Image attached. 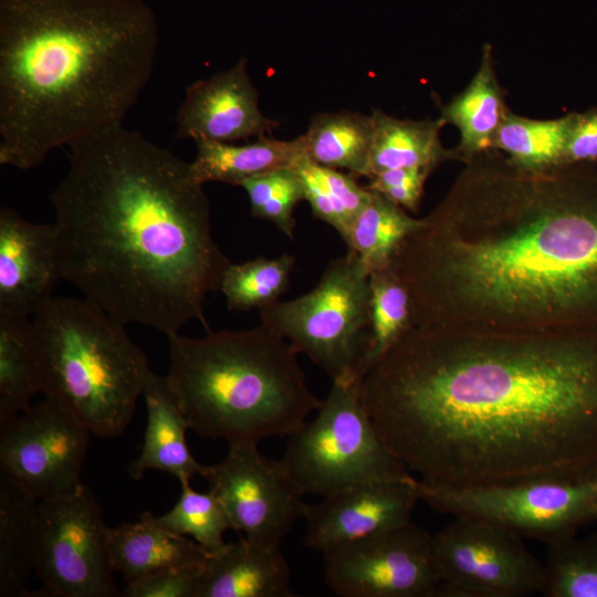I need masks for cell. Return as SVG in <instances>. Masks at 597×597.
I'll return each mask as SVG.
<instances>
[{
  "instance_id": "ba28073f",
  "label": "cell",
  "mask_w": 597,
  "mask_h": 597,
  "mask_svg": "<svg viewBox=\"0 0 597 597\" xmlns=\"http://www.w3.org/2000/svg\"><path fill=\"white\" fill-rule=\"evenodd\" d=\"M370 311L369 273L347 251L329 262L310 292L259 311L260 321L332 379L360 381Z\"/></svg>"
},
{
  "instance_id": "e575fe53",
  "label": "cell",
  "mask_w": 597,
  "mask_h": 597,
  "mask_svg": "<svg viewBox=\"0 0 597 597\" xmlns=\"http://www.w3.org/2000/svg\"><path fill=\"white\" fill-rule=\"evenodd\" d=\"M205 565V564H203ZM203 565L168 567L126 583V597H196Z\"/></svg>"
},
{
  "instance_id": "83f0119b",
  "label": "cell",
  "mask_w": 597,
  "mask_h": 597,
  "mask_svg": "<svg viewBox=\"0 0 597 597\" xmlns=\"http://www.w3.org/2000/svg\"><path fill=\"white\" fill-rule=\"evenodd\" d=\"M574 112L553 119H533L509 111L498 130L494 150L528 170L564 165Z\"/></svg>"
},
{
  "instance_id": "7c38bea8",
  "label": "cell",
  "mask_w": 597,
  "mask_h": 597,
  "mask_svg": "<svg viewBox=\"0 0 597 597\" xmlns=\"http://www.w3.org/2000/svg\"><path fill=\"white\" fill-rule=\"evenodd\" d=\"M324 577L339 597H434L441 578L433 535L409 522L323 553Z\"/></svg>"
},
{
  "instance_id": "52a82bcc",
  "label": "cell",
  "mask_w": 597,
  "mask_h": 597,
  "mask_svg": "<svg viewBox=\"0 0 597 597\" xmlns=\"http://www.w3.org/2000/svg\"><path fill=\"white\" fill-rule=\"evenodd\" d=\"M360 381L336 380L326 398L292 434L280 459L303 495L332 493L412 474L390 451L366 411Z\"/></svg>"
},
{
  "instance_id": "4fadbf2b",
  "label": "cell",
  "mask_w": 597,
  "mask_h": 597,
  "mask_svg": "<svg viewBox=\"0 0 597 597\" xmlns=\"http://www.w3.org/2000/svg\"><path fill=\"white\" fill-rule=\"evenodd\" d=\"M91 429L46 398L0 427V471L38 501L76 489Z\"/></svg>"
},
{
  "instance_id": "603a6c76",
  "label": "cell",
  "mask_w": 597,
  "mask_h": 597,
  "mask_svg": "<svg viewBox=\"0 0 597 597\" xmlns=\"http://www.w3.org/2000/svg\"><path fill=\"white\" fill-rule=\"evenodd\" d=\"M190 163L202 185L217 181L241 186L245 180L280 168L292 167L304 155L301 137L277 140L269 136L242 145L199 139Z\"/></svg>"
},
{
  "instance_id": "277c9868",
  "label": "cell",
  "mask_w": 597,
  "mask_h": 597,
  "mask_svg": "<svg viewBox=\"0 0 597 597\" xmlns=\"http://www.w3.org/2000/svg\"><path fill=\"white\" fill-rule=\"evenodd\" d=\"M157 48L145 0H0V164L29 170L123 124Z\"/></svg>"
},
{
  "instance_id": "cb8c5ba5",
  "label": "cell",
  "mask_w": 597,
  "mask_h": 597,
  "mask_svg": "<svg viewBox=\"0 0 597 597\" xmlns=\"http://www.w3.org/2000/svg\"><path fill=\"white\" fill-rule=\"evenodd\" d=\"M38 500L0 475V596H32L27 588L35 566Z\"/></svg>"
},
{
  "instance_id": "8992f818",
  "label": "cell",
  "mask_w": 597,
  "mask_h": 597,
  "mask_svg": "<svg viewBox=\"0 0 597 597\" xmlns=\"http://www.w3.org/2000/svg\"><path fill=\"white\" fill-rule=\"evenodd\" d=\"M124 325L85 297L52 296L32 320L42 392L100 437L127 428L150 371Z\"/></svg>"
},
{
  "instance_id": "f546056e",
  "label": "cell",
  "mask_w": 597,
  "mask_h": 597,
  "mask_svg": "<svg viewBox=\"0 0 597 597\" xmlns=\"http://www.w3.org/2000/svg\"><path fill=\"white\" fill-rule=\"evenodd\" d=\"M369 285V329L364 376L406 332L413 327L410 294L391 264L370 273Z\"/></svg>"
},
{
  "instance_id": "4dcf8cb0",
  "label": "cell",
  "mask_w": 597,
  "mask_h": 597,
  "mask_svg": "<svg viewBox=\"0 0 597 597\" xmlns=\"http://www.w3.org/2000/svg\"><path fill=\"white\" fill-rule=\"evenodd\" d=\"M295 258L284 253L274 259L259 256L223 272L219 291L229 310L259 311L280 301L290 286Z\"/></svg>"
},
{
  "instance_id": "9a60e30c",
  "label": "cell",
  "mask_w": 597,
  "mask_h": 597,
  "mask_svg": "<svg viewBox=\"0 0 597 597\" xmlns=\"http://www.w3.org/2000/svg\"><path fill=\"white\" fill-rule=\"evenodd\" d=\"M419 500L413 475L355 485L307 504L304 545L324 553L335 546L411 522Z\"/></svg>"
},
{
  "instance_id": "836d02e7",
  "label": "cell",
  "mask_w": 597,
  "mask_h": 597,
  "mask_svg": "<svg viewBox=\"0 0 597 597\" xmlns=\"http://www.w3.org/2000/svg\"><path fill=\"white\" fill-rule=\"evenodd\" d=\"M251 213L272 222L287 238H294L293 212L304 200L301 180L292 167L280 168L245 180Z\"/></svg>"
},
{
  "instance_id": "d6a6232c",
  "label": "cell",
  "mask_w": 597,
  "mask_h": 597,
  "mask_svg": "<svg viewBox=\"0 0 597 597\" xmlns=\"http://www.w3.org/2000/svg\"><path fill=\"white\" fill-rule=\"evenodd\" d=\"M161 527L190 536L209 554L226 544L223 536L231 524L219 499L209 490L197 492L191 484H182L179 500L167 513L155 516Z\"/></svg>"
},
{
  "instance_id": "8fae6325",
  "label": "cell",
  "mask_w": 597,
  "mask_h": 597,
  "mask_svg": "<svg viewBox=\"0 0 597 597\" xmlns=\"http://www.w3.org/2000/svg\"><path fill=\"white\" fill-rule=\"evenodd\" d=\"M440 597H524L543 593L545 570L522 536L459 515L433 535Z\"/></svg>"
},
{
  "instance_id": "1f68e13d",
  "label": "cell",
  "mask_w": 597,
  "mask_h": 597,
  "mask_svg": "<svg viewBox=\"0 0 597 597\" xmlns=\"http://www.w3.org/2000/svg\"><path fill=\"white\" fill-rule=\"evenodd\" d=\"M546 597H597V533L547 544Z\"/></svg>"
},
{
  "instance_id": "d6986e66",
  "label": "cell",
  "mask_w": 597,
  "mask_h": 597,
  "mask_svg": "<svg viewBox=\"0 0 597 597\" xmlns=\"http://www.w3.org/2000/svg\"><path fill=\"white\" fill-rule=\"evenodd\" d=\"M142 396L147 425L140 454L128 468L130 478L139 480L148 470L169 473L180 485L190 483L197 474L205 478L209 467L199 463L188 447L186 431L190 425L166 376L150 370Z\"/></svg>"
},
{
  "instance_id": "484cf974",
  "label": "cell",
  "mask_w": 597,
  "mask_h": 597,
  "mask_svg": "<svg viewBox=\"0 0 597 597\" xmlns=\"http://www.w3.org/2000/svg\"><path fill=\"white\" fill-rule=\"evenodd\" d=\"M373 135L371 115L338 112L314 115L300 137L304 155L315 164L367 177Z\"/></svg>"
},
{
  "instance_id": "d4e9b609",
  "label": "cell",
  "mask_w": 597,
  "mask_h": 597,
  "mask_svg": "<svg viewBox=\"0 0 597 597\" xmlns=\"http://www.w3.org/2000/svg\"><path fill=\"white\" fill-rule=\"evenodd\" d=\"M43 390L42 365L29 317L0 314V427Z\"/></svg>"
},
{
  "instance_id": "e0dca14e",
  "label": "cell",
  "mask_w": 597,
  "mask_h": 597,
  "mask_svg": "<svg viewBox=\"0 0 597 597\" xmlns=\"http://www.w3.org/2000/svg\"><path fill=\"white\" fill-rule=\"evenodd\" d=\"M62 280L54 223H35L0 209V314L29 317Z\"/></svg>"
},
{
  "instance_id": "7402d4cb",
  "label": "cell",
  "mask_w": 597,
  "mask_h": 597,
  "mask_svg": "<svg viewBox=\"0 0 597 597\" xmlns=\"http://www.w3.org/2000/svg\"><path fill=\"white\" fill-rule=\"evenodd\" d=\"M373 144L367 177L396 168H423L433 171L441 164L458 160L453 149L443 147L440 132L446 125L437 119H399L380 109L371 112Z\"/></svg>"
},
{
  "instance_id": "d590c367",
  "label": "cell",
  "mask_w": 597,
  "mask_h": 597,
  "mask_svg": "<svg viewBox=\"0 0 597 597\" xmlns=\"http://www.w3.org/2000/svg\"><path fill=\"white\" fill-rule=\"evenodd\" d=\"M432 171L423 168H396L370 177L367 189L383 195L405 210L417 212L427 178Z\"/></svg>"
},
{
  "instance_id": "3957f363",
  "label": "cell",
  "mask_w": 597,
  "mask_h": 597,
  "mask_svg": "<svg viewBox=\"0 0 597 597\" xmlns=\"http://www.w3.org/2000/svg\"><path fill=\"white\" fill-rule=\"evenodd\" d=\"M67 147L50 196L62 280L124 324L210 331L203 302L230 261L190 163L123 124Z\"/></svg>"
},
{
  "instance_id": "ffe728a7",
  "label": "cell",
  "mask_w": 597,
  "mask_h": 597,
  "mask_svg": "<svg viewBox=\"0 0 597 597\" xmlns=\"http://www.w3.org/2000/svg\"><path fill=\"white\" fill-rule=\"evenodd\" d=\"M111 564L125 582L177 566L203 565L209 553L187 536L172 533L145 511L135 523H123L107 531Z\"/></svg>"
},
{
  "instance_id": "7a4b0ae2",
  "label": "cell",
  "mask_w": 597,
  "mask_h": 597,
  "mask_svg": "<svg viewBox=\"0 0 597 597\" xmlns=\"http://www.w3.org/2000/svg\"><path fill=\"white\" fill-rule=\"evenodd\" d=\"M463 164L391 262L413 326L597 328V166L528 170L499 150Z\"/></svg>"
},
{
  "instance_id": "30bf717a",
  "label": "cell",
  "mask_w": 597,
  "mask_h": 597,
  "mask_svg": "<svg viewBox=\"0 0 597 597\" xmlns=\"http://www.w3.org/2000/svg\"><path fill=\"white\" fill-rule=\"evenodd\" d=\"M100 505L80 484L63 495L38 501L35 573L48 596H119Z\"/></svg>"
},
{
  "instance_id": "2e32d148",
  "label": "cell",
  "mask_w": 597,
  "mask_h": 597,
  "mask_svg": "<svg viewBox=\"0 0 597 597\" xmlns=\"http://www.w3.org/2000/svg\"><path fill=\"white\" fill-rule=\"evenodd\" d=\"M279 125L261 112L248 60L241 57L229 70L186 87L176 115L175 137L233 143L265 137Z\"/></svg>"
},
{
  "instance_id": "9c48e42d",
  "label": "cell",
  "mask_w": 597,
  "mask_h": 597,
  "mask_svg": "<svg viewBox=\"0 0 597 597\" xmlns=\"http://www.w3.org/2000/svg\"><path fill=\"white\" fill-rule=\"evenodd\" d=\"M419 500L452 516H472L547 544L593 521L597 479L527 481L486 486L433 484L416 478Z\"/></svg>"
},
{
  "instance_id": "74e56055",
  "label": "cell",
  "mask_w": 597,
  "mask_h": 597,
  "mask_svg": "<svg viewBox=\"0 0 597 597\" xmlns=\"http://www.w3.org/2000/svg\"><path fill=\"white\" fill-rule=\"evenodd\" d=\"M597 520V493L593 504V521Z\"/></svg>"
},
{
  "instance_id": "f1b7e54d",
  "label": "cell",
  "mask_w": 597,
  "mask_h": 597,
  "mask_svg": "<svg viewBox=\"0 0 597 597\" xmlns=\"http://www.w3.org/2000/svg\"><path fill=\"white\" fill-rule=\"evenodd\" d=\"M313 214L336 230L345 242L350 224L370 196L350 174L321 166L300 156L292 165Z\"/></svg>"
},
{
  "instance_id": "4316f807",
  "label": "cell",
  "mask_w": 597,
  "mask_h": 597,
  "mask_svg": "<svg viewBox=\"0 0 597 597\" xmlns=\"http://www.w3.org/2000/svg\"><path fill=\"white\" fill-rule=\"evenodd\" d=\"M421 219L383 195L370 190L364 207L354 218L345 244L369 273L387 268L404 240L418 230Z\"/></svg>"
},
{
  "instance_id": "6da1fadb",
  "label": "cell",
  "mask_w": 597,
  "mask_h": 597,
  "mask_svg": "<svg viewBox=\"0 0 597 597\" xmlns=\"http://www.w3.org/2000/svg\"><path fill=\"white\" fill-rule=\"evenodd\" d=\"M362 402L419 480L451 486L597 474V328L413 326L360 380Z\"/></svg>"
},
{
  "instance_id": "8d00e7d4",
  "label": "cell",
  "mask_w": 597,
  "mask_h": 597,
  "mask_svg": "<svg viewBox=\"0 0 597 597\" xmlns=\"http://www.w3.org/2000/svg\"><path fill=\"white\" fill-rule=\"evenodd\" d=\"M564 165L597 166V106L574 112Z\"/></svg>"
},
{
  "instance_id": "f35d334b",
  "label": "cell",
  "mask_w": 597,
  "mask_h": 597,
  "mask_svg": "<svg viewBox=\"0 0 597 597\" xmlns=\"http://www.w3.org/2000/svg\"><path fill=\"white\" fill-rule=\"evenodd\" d=\"M596 479H597V474H596Z\"/></svg>"
},
{
  "instance_id": "ac0fdd59",
  "label": "cell",
  "mask_w": 597,
  "mask_h": 597,
  "mask_svg": "<svg viewBox=\"0 0 597 597\" xmlns=\"http://www.w3.org/2000/svg\"><path fill=\"white\" fill-rule=\"evenodd\" d=\"M291 570L279 545L244 536L209 554L196 597H292Z\"/></svg>"
},
{
  "instance_id": "5b68a950",
  "label": "cell",
  "mask_w": 597,
  "mask_h": 597,
  "mask_svg": "<svg viewBox=\"0 0 597 597\" xmlns=\"http://www.w3.org/2000/svg\"><path fill=\"white\" fill-rule=\"evenodd\" d=\"M166 379L190 429L230 443L289 437L321 400L306 384L298 353L260 323L201 338L167 336Z\"/></svg>"
},
{
  "instance_id": "5bb4252c",
  "label": "cell",
  "mask_w": 597,
  "mask_h": 597,
  "mask_svg": "<svg viewBox=\"0 0 597 597\" xmlns=\"http://www.w3.org/2000/svg\"><path fill=\"white\" fill-rule=\"evenodd\" d=\"M221 502L231 530L250 541L279 545L307 504L280 460L263 455L252 441L229 444L222 461L205 478Z\"/></svg>"
},
{
  "instance_id": "44dd1931",
  "label": "cell",
  "mask_w": 597,
  "mask_h": 597,
  "mask_svg": "<svg viewBox=\"0 0 597 597\" xmlns=\"http://www.w3.org/2000/svg\"><path fill=\"white\" fill-rule=\"evenodd\" d=\"M509 111L495 73L493 48L485 44L479 69L469 85L441 106L440 118L460 133V142L454 148L458 160L464 163L494 150L498 130Z\"/></svg>"
}]
</instances>
